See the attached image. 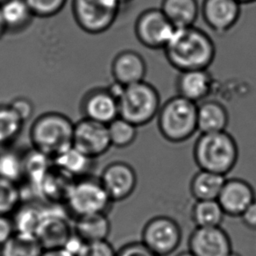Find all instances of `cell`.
I'll use <instances>...</instances> for the list:
<instances>
[{"label":"cell","mask_w":256,"mask_h":256,"mask_svg":"<svg viewBox=\"0 0 256 256\" xmlns=\"http://www.w3.org/2000/svg\"><path fill=\"white\" fill-rule=\"evenodd\" d=\"M164 52L171 67L181 72L209 70L217 50L214 40L206 31L192 26L176 28Z\"/></svg>","instance_id":"6da1fadb"},{"label":"cell","mask_w":256,"mask_h":256,"mask_svg":"<svg viewBox=\"0 0 256 256\" xmlns=\"http://www.w3.org/2000/svg\"><path fill=\"white\" fill-rule=\"evenodd\" d=\"M75 124L59 112H48L34 121L30 128L32 148L50 158L57 156L73 146Z\"/></svg>","instance_id":"7a4b0ae2"},{"label":"cell","mask_w":256,"mask_h":256,"mask_svg":"<svg viewBox=\"0 0 256 256\" xmlns=\"http://www.w3.org/2000/svg\"><path fill=\"white\" fill-rule=\"evenodd\" d=\"M238 150L234 137L226 131L201 134L194 148V157L201 170L228 174L238 160Z\"/></svg>","instance_id":"3957f363"},{"label":"cell","mask_w":256,"mask_h":256,"mask_svg":"<svg viewBox=\"0 0 256 256\" xmlns=\"http://www.w3.org/2000/svg\"><path fill=\"white\" fill-rule=\"evenodd\" d=\"M198 104L182 96H172L162 104L157 114V126L164 139L179 143L192 138L198 131Z\"/></svg>","instance_id":"277c9868"},{"label":"cell","mask_w":256,"mask_h":256,"mask_svg":"<svg viewBox=\"0 0 256 256\" xmlns=\"http://www.w3.org/2000/svg\"><path fill=\"white\" fill-rule=\"evenodd\" d=\"M118 102L120 117L137 128L156 118L162 106L158 90L145 80L126 86Z\"/></svg>","instance_id":"5b68a950"},{"label":"cell","mask_w":256,"mask_h":256,"mask_svg":"<svg viewBox=\"0 0 256 256\" xmlns=\"http://www.w3.org/2000/svg\"><path fill=\"white\" fill-rule=\"evenodd\" d=\"M112 204L100 178L90 174L76 179L65 206L70 214L76 218L90 214H108Z\"/></svg>","instance_id":"8992f818"},{"label":"cell","mask_w":256,"mask_h":256,"mask_svg":"<svg viewBox=\"0 0 256 256\" xmlns=\"http://www.w3.org/2000/svg\"><path fill=\"white\" fill-rule=\"evenodd\" d=\"M121 6L120 0H73L72 12L84 32L98 34L114 25Z\"/></svg>","instance_id":"52a82bcc"},{"label":"cell","mask_w":256,"mask_h":256,"mask_svg":"<svg viewBox=\"0 0 256 256\" xmlns=\"http://www.w3.org/2000/svg\"><path fill=\"white\" fill-rule=\"evenodd\" d=\"M68 210L60 204H50L43 206L42 215L36 232V237L43 249L64 248L74 234Z\"/></svg>","instance_id":"ba28073f"},{"label":"cell","mask_w":256,"mask_h":256,"mask_svg":"<svg viewBox=\"0 0 256 256\" xmlns=\"http://www.w3.org/2000/svg\"><path fill=\"white\" fill-rule=\"evenodd\" d=\"M176 28L160 8H148L136 18L134 34L142 46L151 50H164Z\"/></svg>","instance_id":"9c48e42d"},{"label":"cell","mask_w":256,"mask_h":256,"mask_svg":"<svg viewBox=\"0 0 256 256\" xmlns=\"http://www.w3.org/2000/svg\"><path fill=\"white\" fill-rule=\"evenodd\" d=\"M181 238V230L176 221L157 217L146 223L142 242L157 256H167L178 248Z\"/></svg>","instance_id":"30bf717a"},{"label":"cell","mask_w":256,"mask_h":256,"mask_svg":"<svg viewBox=\"0 0 256 256\" xmlns=\"http://www.w3.org/2000/svg\"><path fill=\"white\" fill-rule=\"evenodd\" d=\"M73 146L94 160L102 156L112 148L108 126L84 118L75 123Z\"/></svg>","instance_id":"8fae6325"},{"label":"cell","mask_w":256,"mask_h":256,"mask_svg":"<svg viewBox=\"0 0 256 256\" xmlns=\"http://www.w3.org/2000/svg\"><path fill=\"white\" fill-rule=\"evenodd\" d=\"M200 14L212 32L224 34L237 25L242 15V4L237 0H203Z\"/></svg>","instance_id":"7c38bea8"},{"label":"cell","mask_w":256,"mask_h":256,"mask_svg":"<svg viewBox=\"0 0 256 256\" xmlns=\"http://www.w3.org/2000/svg\"><path fill=\"white\" fill-rule=\"evenodd\" d=\"M98 178L114 203L131 196L137 184L136 171L131 165L124 162L108 164Z\"/></svg>","instance_id":"4fadbf2b"},{"label":"cell","mask_w":256,"mask_h":256,"mask_svg":"<svg viewBox=\"0 0 256 256\" xmlns=\"http://www.w3.org/2000/svg\"><path fill=\"white\" fill-rule=\"evenodd\" d=\"M188 246L195 256H228L232 252L231 240L220 226L196 228Z\"/></svg>","instance_id":"5bb4252c"},{"label":"cell","mask_w":256,"mask_h":256,"mask_svg":"<svg viewBox=\"0 0 256 256\" xmlns=\"http://www.w3.org/2000/svg\"><path fill=\"white\" fill-rule=\"evenodd\" d=\"M214 76L209 70H193L179 72L174 87L176 95L193 103L208 100L214 89Z\"/></svg>","instance_id":"9a60e30c"},{"label":"cell","mask_w":256,"mask_h":256,"mask_svg":"<svg viewBox=\"0 0 256 256\" xmlns=\"http://www.w3.org/2000/svg\"><path fill=\"white\" fill-rule=\"evenodd\" d=\"M217 200L224 214L232 217L242 216L254 201V192L246 182L231 179L226 181Z\"/></svg>","instance_id":"2e32d148"},{"label":"cell","mask_w":256,"mask_h":256,"mask_svg":"<svg viewBox=\"0 0 256 256\" xmlns=\"http://www.w3.org/2000/svg\"><path fill=\"white\" fill-rule=\"evenodd\" d=\"M112 72L116 82L128 86L145 80L148 66L140 54L134 50H124L114 58Z\"/></svg>","instance_id":"e0dca14e"},{"label":"cell","mask_w":256,"mask_h":256,"mask_svg":"<svg viewBox=\"0 0 256 256\" xmlns=\"http://www.w3.org/2000/svg\"><path fill=\"white\" fill-rule=\"evenodd\" d=\"M86 118L108 124L120 117L118 102L107 90L90 94L84 104Z\"/></svg>","instance_id":"ac0fdd59"},{"label":"cell","mask_w":256,"mask_h":256,"mask_svg":"<svg viewBox=\"0 0 256 256\" xmlns=\"http://www.w3.org/2000/svg\"><path fill=\"white\" fill-rule=\"evenodd\" d=\"M74 181V178L53 165L34 190L48 203L62 204L66 203Z\"/></svg>","instance_id":"d6986e66"},{"label":"cell","mask_w":256,"mask_h":256,"mask_svg":"<svg viewBox=\"0 0 256 256\" xmlns=\"http://www.w3.org/2000/svg\"><path fill=\"white\" fill-rule=\"evenodd\" d=\"M229 123V114L224 104L215 100H206L198 104L196 124L201 134L226 131Z\"/></svg>","instance_id":"ffe728a7"},{"label":"cell","mask_w":256,"mask_h":256,"mask_svg":"<svg viewBox=\"0 0 256 256\" xmlns=\"http://www.w3.org/2000/svg\"><path fill=\"white\" fill-rule=\"evenodd\" d=\"M160 9L176 28L195 26L200 14L198 0H162Z\"/></svg>","instance_id":"44dd1931"},{"label":"cell","mask_w":256,"mask_h":256,"mask_svg":"<svg viewBox=\"0 0 256 256\" xmlns=\"http://www.w3.org/2000/svg\"><path fill=\"white\" fill-rule=\"evenodd\" d=\"M73 229L82 242H98L108 238L112 224L106 214H90L74 218Z\"/></svg>","instance_id":"7402d4cb"},{"label":"cell","mask_w":256,"mask_h":256,"mask_svg":"<svg viewBox=\"0 0 256 256\" xmlns=\"http://www.w3.org/2000/svg\"><path fill=\"white\" fill-rule=\"evenodd\" d=\"M53 164L57 168L76 180L92 174V172L94 168L95 160L72 146L64 153L53 158Z\"/></svg>","instance_id":"603a6c76"},{"label":"cell","mask_w":256,"mask_h":256,"mask_svg":"<svg viewBox=\"0 0 256 256\" xmlns=\"http://www.w3.org/2000/svg\"><path fill=\"white\" fill-rule=\"evenodd\" d=\"M226 181L224 176L201 170L192 179V195L196 200H217Z\"/></svg>","instance_id":"cb8c5ba5"},{"label":"cell","mask_w":256,"mask_h":256,"mask_svg":"<svg viewBox=\"0 0 256 256\" xmlns=\"http://www.w3.org/2000/svg\"><path fill=\"white\" fill-rule=\"evenodd\" d=\"M23 164L25 174L24 180H26L34 188L39 185L54 165L52 158L40 153L34 148L26 153L23 154Z\"/></svg>","instance_id":"d4e9b609"},{"label":"cell","mask_w":256,"mask_h":256,"mask_svg":"<svg viewBox=\"0 0 256 256\" xmlns=\"http://www.w3.org/2000/svg\"><path fill=\"white\" fill-rule=\"evenodd\" d=\"M43 250L34 235L15 232L0 245V256H40Z\"/></svg>","instance_id":"484cf974"},{"label":"cell","mask_w":256,"mask_h":256,"mask_svg":"<svg viewBox=\"0 0 256 256\" xmlns=\"http://www.w3.org/2000/svg\"><path fill=\"white\" fill-rule=\"evenodd\" d=\"M42 209L43 206L38 204L22 202L12 215L16 232L36 236V232L42 215Z\"/></svg>","instance_id":"4316f807"},{"label":"cell","mask_w":256,"mask_h":256,"mask_svg":"<svg viewBox=\"0 0 256 256\" xmlns=\"http://www.w3.org/2000/svg\"><path fill=\"white\" fill-rule=\"evenodd\" d=\"M0 14L6 30H18L28 25L34 17L25 0H8L0 6Z\"/></svg>","instance_id":"83f0119b"},{"label":"cell","mask_w":256,"mask_h":256,"mask_svg":"<svg viewBox=\"0 0 256 256\" xmlns=\"http://www.w3.org/2000/svg\"><path fill=\"white\" fill-rule=\"evenodd\" d=\"M224 215L218 200H198L192 210V218L198 228L220 226Z\"/></svg>","instance_id":"f1b7e54d"},{"label":"cell","mask_w":256,"mask_h":256,"mask_svg":"<svg viewBox=\"0 0 256 256\" xmlns=\"http://www.w3.org/2000/svg\"><path fill=\"white\" fill-rule=\"evenodd\" d=\"M23 124L10 106H0V146L14 142L22 132Z\"/></svg>","instance_id":"f546056e"},{"label":"cell","mask_w":256,"mask_h":256,"mask_svg":"<svg viewBox=\"0 0 256 256\" xmlns=\"http://www.w3.org/2000/svg\"><path fill=\"white\" fill-rule=\"evenodd\" d=\"M0 176L18 184L24 181L23 154L12 150L0 151Z\"/></svg>","instance_id":"4dcf8cb0"},{"label":"cell","mask_w":256,"mask_h":256,"mask_svg":"<svg viewBox=\"0 0 256 256\" xmlns=\"http://www.w3.org/2000/svg\"><path fill=\"white\" fill-rule=\"evenodd\" d=\"M22 202L20 184L0 176V216H12Z\"/></svg>","instance_id":"1f68e13d"},{"label":"cell","mask_w":256,"mask_h":256,"mask_svg":"<svg viewBox=\"0 0 256 256\" xmlns=\"http://www.w3.org/2000/svg\"><path fill=\"white\" fill-rule=\"evenodd\" d=\"M112 146L124 148L132 145L137 136V126L118 117L108 124Z\"/></svg>","instance_id":"d6a6232c"},{"label":"cell","mask_w":256,"mask_h":256,"mask_svg":"<svg viewBox=\"0 0 256 256\" xmlns=\"http://www.w3.org/2000/svg\"><path fill=\"white\" fill-rule=\"evenodd\" d=\"M32 15L40 18H50L64 9L67 0H25Z\"/></svg>","instance_id":"836d02e7"},{"label":"cell","mask_w":256,"mask_h":256,"mask_svg":"<svg viewBox=\"0 0 256 256\" xmlns=\"http://www.w3.org/2000/svg\"><path fill=\"white\" fill-rule=\"evenodd\" d=\"M117 251L108 240L84 242L76 256H116Z\"/></svg>","instance_id":"e575fe53"},{"label":"cell","mask_w":256,"mask_h":256,"mask_svg":"<svg viewBox=\"0 0 256 256\" xmlns=\"http://www.w3.org/2000/svg\"><path fill=\"white\" fill-rule=\"evenodd\" d=\"M116 256H157L146 248L142 242H134L123 246L117 251Z\"/></svg>","instance_id":"d590c367"},{"label":"cell","mask_w":256,"mask_h":256,"mask_svg":"<svg viewBox=\"0 0 256 256\" xmlns=\"http://www.w3.org/2000/svg\"><path fill=\"white\" fill-rule=\"evenodd\" d=\"M15 112L18 114V117L22 118L23 122L28 120L34 114L32 104L26 98H17L10 104Z\"/></svg>","instance_id":"8d00e7d4"},{"label":"cell","mask_w":256,"mask_h":256,"mask_svg":"<svg viewBox=\"0 0 256 256\" xmlns=\"http://www.w3.org/2000/svg\"><path fill=\"white\" fill-rule=\"evenodd\" d=\"M14 223L12 216H0V245L14 234Z\"/></svg>","instance_id":"74e56055"},{"label":"cell","mask_w":256,"mask_h":256,"mask_svg":"<svg viewBox=\"0 0 256 256\" xmlns=\"http://www.w3.org/2000/svg\"><path fill=\"white\" fill-rule=\"evenodd\" d=\"M242 220L249 228L256 230V201L254 200L242 214Z\"/></svg>","instance_id":"f35d334b"},{"label":"cell","mask_w":256,"mask_h":256,"mask_svg":"<svg viewBox=\"0 0 256 256\" xmlns=\"http://www.w3.org/2000/svg\"><path fill=\"white\" fill-rule=\"evenodd\" d=\"M40 256H75L65 248L45 249Z\"/></svg>","instance_id":"ab89813d"},{"label":"cell","mask_w":256,"mask_h":256,"mask_svg":"<svg viewBox=\"0 0 256 256\" xmlns=\"http://www.w3.org/2000/svg\"><path fill=\"white\" fill-rule=\"evenodd\" d=\"M6 31H8L6 30V26L4 25V20H3V18L1 16V14H0V38L4 36V32H6Z\"/></svg>","instance_id":"60d3db41"},{"label":"cell","mask_w":256,"mask_h":256,"mask_svg":"<svg viewBox=\"0 0 256 256\" xmlns=\"http://www.w3.org/2000/svg\"><path fill=\"white\" fill-rule=\"evenodd\" d=\"M240 4H251L256 3V0H237Z\"/></svg>","instance_id":"b9f144b4"},{"label":"cell","mask_w":256,"mask_h":256,"mask_svg":"<svg viewBox=\"0 0 256 256\" xmlns=\"http://www.w3.org/2000/svg\"><path fill=\"white\" fill-rule=\"evenodd\" d=\"M176 256H195L193 254H192L190 251H188V252H182L181 254H179Z\"/></svg>","instance_id":"7bdbcfd3"},{"label":"cell","mask_w":256,"mask_h":256,"mask_svg":"<svg viewBox=\"0 0 256 256\" xmlns=\"http://www.w3.org/2000/svg\"><path fill=\"white\" fill-rule=\"evenodd\" d=\"M130 1H132V0H120V2L121 4H126V3L130 2Z\"/></svg>","instance_id":"ee69618b"},{"label":"cell","mask_w":256,"mask_h":256,"mask_svg":"<svg viewBox=\"0 0 256 256\" xmlns=\"http://www.w3.org/2000/svg\"><path fill=\"white\" fill-rule=\"evenodd\" d=\"M238 256V254H234V252H232L231 254H229V256Z\"/></svg>","instance_id":"f6af8a7d"},{"label":"cell","mask_w":256,"mask_h":256,"mask_svg":"<svg viewBox=\"0 0 256 256\" xmlns=\"http://www.w3.org/2000/svg\"><path fill=\"white\" fill-rule=\"evenodd\" d=\"M6 1H8V0H0V6H1L2 4H4Z\"/></svg>","instance_id":"bcb514c9"}]
</instances>
